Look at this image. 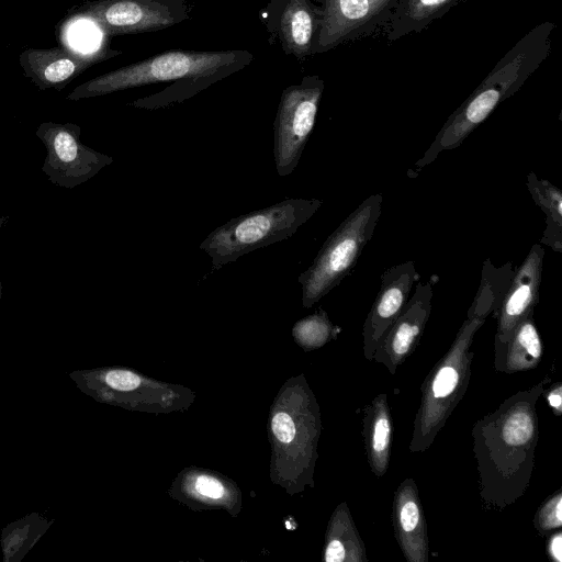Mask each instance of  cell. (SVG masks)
I'll return each mask as SVG.
<instances>
[{"instance_id":"ba28073f","label":"cell","mask_w":562,"mask_h":562,"mask_svg":"<svg viewBox=\"0 0 562 562\" xmlns=\"http://www.w3.org/2000/svg\"><path fill=\"white\" fill-rule=\"evenodd\" d=\"M81 128L75 123H42L35 135L46 148L42 170L48 180L65 189H74L111 165L113 158L80 140Z\"/></svg>"},{"instance_id":"7a4b0ae2","label":"cell","mask_w":562,"mask_h":562,"mask_svg":"<svg viewBox=\"0 0 562 562\" xmlns=\"http://www.w3.org/2000/svg\"><path fill=\"white\" fill-rule=\"evenodd\" d=\"M512 262L501 267L485 259L475 297L453 342L422 384V398L409 442L411 452L430 448L449 416L463 397L474 352L471 346L486 317L496 312L514 273Z\"/></svg>"},{"instance_id":"8992f818","label":"cell","mask_w":562,"mask_h":562,"mask_svg":"<svg viewBox=\"0 0 562 562\" xmlns=\"http://www.w3.org/2000/svg\"><path fill=\"white\" fill-rule=\"evenodd\" d=\"M382 202L380 193L366 198L328 236L313 263L299 276L305 307L318 302L352 271L373 236Z\"/></svg>"},{"instance_id":"52a82bcc","label":"cell","mask_w":562,"mask_h":562,"mask_svg":"<svg viewBox=\"0 0 562 562\" xmlns=\"http://www.w3.org/2000/svg\"><path fill=\"white\" fill-rule=\"evenodd\" d=\"M324 80L306 76L281 94L273 123V157L279 176L291 175L313 132L324 91Z\"/></svg>"},{"instance_id":"5b68a950","label":"cell","mask_w":562,"mask_h":562,"mask_svg":"<svg viewBox=\"0 0 562 562\" xmlns=\"http://www.w3.org/2000/svg\"><path fill=\"white\" fill-rule=\"evenodd\" d=\"M318 199L289 198L270 206L231 218L213 229L200 244L221 269L258 248L288 239L322 206Z\"/></svg>"},{"instance_id":"4316f807","label":"cell","mask_w":562,"mask_h":562,"mask_svg":"<svg viewBox=\"0 0 562 562\" xmlns=\"http://www.w3.org/2000/svg\"><path fill=\"white\" fill-rule=\"evenodd\" d=\"M547 401L557 416L562 414V384L557 382L550 389H546Z\"/></svg>"},{"instance_id":"f546056e","label":"cell","mask_w":562,"mask_h":562,"mask_svg":"<svg viewBox=\"0 0 562 562\" xmlns=\"http://www.w3.org/2000/svg\"><path fill=\"white\" fill-rule=\"evenodd\" d=\"M1 290H2V284H1V281H0V296H1Z\"/></svg>"},{"instance_id":"e0dca14e","label":"cell","mask_w":562,"mask_h":562,"mask_svg":"<svg viewBox=\"0 0 562 562\" xmlns=\"http://www.w3.org/2000/svg\"><path fill=\"white\" fill-rule=\"evenodd\" d=\"M362 437L369 467L380 477L387 471L392 441V418L386 394L376 395L364 406Z\"/></svg>"},{"instance_id":"ac0fdd59","label":"cell","mask_w":562,"mask_h":562,"mask_svg":"<svg viewBox=\"0 0 562 562\" xmlns=\"http://www.w3.org/2000/svg\"><path fill=\"white\" fill-rule=\"evenodd\" d=\"M542 356V341L533 313H530L514 328L506 341L494 349V368L505 373L528 371L539 364Z\"/></svg>"},{"instance_id":"6da1fadb","label":"cell","mask_w":562,"mask_h":562,"mask_svg":"<svg viewBox=\"0 0 562 562\" xmlns=\"http://www.w3.org/2000/svg\"><path fill=\"white\" fill-rule=\"evenodd\" d=\"M551 379L506 398L473 427L480 495L486 509L503 510L527 491L539 437L537 402Z\"/></svg>"},{"instance_id":"f1b7e54d","label":"cell","mask_w":562,"mask_h":562,"mask_svg":"<svg viewBox=\"0 0 562 562\" xmlns=\"http://www.w3.org/2000/svg\"><path fill=\"white\" fill-rule=\"evenodd\" d=\"M8 217L7 216H3V215H0V228L3 227L5 225V223L8 222Z\"/></svg>"},{"instance_id":"3957f363","label":"cell","mask_w":562,"mask_h":562,"mask_svg":"<svg viewBox=\"0 0 562 562\" xmlns=\"http://www.w3.org/2000/svg\"><path fill=\"white\" fill-rule=\"evenodd\" d=\"M248 50H168L92 78L76 87L67 100L101 97L150 83L172 82L164 90L132 102L155 110L182 102L252 61Z\"/></svg>"},{"instance_id":"7402d4cb","label":"cell","mask_w":562,"mask_h":562,"mask_svg":"<svg viewBox=\"0 0 562 562\" xmlns=\"http://www.w3.org/2000/svg\"><path fill=\"white\" fill-rule=\"evenodd\" d=\"M294 331L305 344L322 345L334 334V327L326 313L321 312L302 319Z\"/></svg>"},{"instance_id":"2e32d148","label":"cell","mask_w":562,"mask_h":562,"mask_svg":"<svg viewBox=\"0 0 562 562\" xmlns=\"http://www.w3.org/2000/svg\"><path fill=\"white\" fill-rule=\"evenodd\" d=\"M392 522L395 539L408 562L429 560V540L416 482L405 479L394 493Z\"/></svg>"},{"instance_id":"8fae6325","label":"cell","mask_w":562,"mask_h":562,"mask_svg":"<svg viewBox=\"0 0 562 562\" xmlns=\"http://www.w3.org/2000/svg\"><path fill=\"white\" fill-rule=\"evenodd\" d=\"M261 21L285 54L304 59L314 54L322 9L312 0H271Z\"/></svg>"},{"instance_id":"7c38bea8","label":"cell","mask_w":562,"mask_h":562,"mask_svg":"<svg viewBox=\"0 0 562 562\" xmlns=\"http://www.w3.org/2000/svg\"><path fill=\"white\" fill-rule=\"evenodd\" d=\"M419 280L415 261L390 267L381 274V285L362 327L363 356L372 361L380 342L402 312L414 284Z\"/></svg>"},{"instance_id":"d6986e66","label":"cell","mask_w":562,"mask_h":562,"mask_svg":"<svg viewBox=\"0 0 562 562\" xmlns=\"http://www.w3.org/2000/svg\"><path fill=\"white\" fill-rule=\"evenodd\" d=\"M460 0H398L389 20L387 40L396 41L426 29Z\"/></svg>"},{"instance_id":"30bf717a","label":"cell","mask_w":562,"mask_h":562,"mask_svg":"<svg viewBox=\"0 0 562 562\" xmlns=\"http://www.w3.org/2000/svg\"><path fill=\"white\" fill-rule=\"evenodd\" d=\"M398 0H322V22L314 54L373 33L389 22Z\"/></svg>"},{"instance_id":"44dd1931","label":"cell","mask_w":562,"mask_h":562,"mask_svg":"<svg viewBox=\"0 0 562 562\" xmlns=\"http://www.w3.org/2000/svg\"><path fill=\"white\" fill-rule=\"evenodd\" d=\"M340 531L331 537L325 549L326 562H367L366 548L355 527L347 506L339 514Z\"/></svg>"},{"instance_id":"5bb4252c","label":"cell","mask_w":562,"mask_h":562,"mask_svg":"<svg viewBox=\"0 0 562 562\" xmlns=\"http://www.w3.org/2000/svg\"><path fill=\"white\" fill-rule=\"evenodd\" d=\"M544 249L535 244L514 270L508 286L494 313L497 321L494 349L501 347L514 328L530 313L539 300Z\"/></svg>"},{"instance_id":"4fadbf2b","label":"cell","mask_w":562,"mask_h":562,"mask_svg":"<svg viewBox=\"0 0 562 562\" xmlns=\"http://www.w3.org/2000/svg\"><path fill=\"white\" fill-rule=\"evenodd\" d=\"M402 312L380 342L373 359L391 374L413 353L419 344L431 312L432 283L418 282Z\"/></svg>"},{"instance_id":"d4e9b609","label":"cell","mask_w":562,"mask_h":562,"mask_svg":"<svg viewBox=\"0 0 562 562\" xmlns=\"http://www.w3.org/2000/svg\"><path fill=\"white\" fill-rule=\"evenodd\" d=\"M274 436L283 443H289L294 439L295 425L293 419L286 413H277L271 422Z\"/></svg>"},{"instance_id":"277c9868","label":"cell","mask_w":562,"mask_h":562,"mask_svg":"<svg viewBox=\"0 0 562 562\" xmlns=\"http://www.w3.org/2000/svg\"><path fill=\"white\" fill-rule=\"evenodd\" d=\"M554 29L552 22L538 24L497 61L476 89L448 117L427 150L415 162V176L442 151L459 147L505 99L521 88L549 55Z\"/></svg>"},{"instance_id":"ffe728a7","label":"cell","mask_w":562,"mask_h":562,"mask_svg":"<svg viewBox=\"0 0 562 562\" xmlns=\"http://www.w3.org/2000/svg\"><path fill=\"white\" fill-rule=\"evenodd\" d=\"M527 189L536 204L546 214V228L540 243L553 251H562V193L561 190L546 179H539L529 172Z\"/></svg>"},{"instance_id":"9c48e42d","label":"cell","mask_w":562,"mask_h":562,"mask_svg":"<svg viewBox=\"0 0 562 562\" xmlns=\"http://www.w3.org/2000/svg\"><path fill=\"white\" fill-rule=\"evenodd\" d=\"M78 14L115 36L175 26L191 18V4L190 0H94L80 7Z\"/></svg>"},{"instance_id":"603a6c76","label":"cell","mask_w":562,"mask_h":562,"mask_svg":"<svg viewBox=\"0 0 562 562\" xmlns=\"http://www.w3.org/2000/svg\"><path fill=\"white\" fill-rule=\"evenodd\" d=\"M535 528L541 536H548L562 526V494L558 491L548 497L538 508L535 519Z\"/></svg>"},{"instance_id":"484cf974","label":"cell","mask_w":562,"mask_h":562,"mask_svg":"<svg viewBox=\"0 0 562 562\" xmlns=\"http://www.w3.org/2000/svg\"><path fill=\"white\" fill-rule=\"evenodd\" d=\"M195 488L200 494L211 498H221L225 492L222 483L209 475L198 476Z\"/></svg>"},{"instance_id":"9a60e30c","label":"cell","mask_w":562,"mask_h":562,"mask_svg":"<svg viewBox=\"0 0 562 562\" xmlns=\"http://www.w3.org/2000/svg\"><path fill=\"white\" fill-rule=\"evenodd\" d=\"M119 50L79 53L67 47L26 48L19 56L24 75L41 90L61 91L87 68Z\"/></svg>"},{"instance_id":"cb8c5ba5","label":"cell","mask_w":562,"mask_h":562,"mask_svg":"<svg viewBox=\"0 0 562 562\" xmlns=\"http://www.w3.org/2000/svg\"><path fill=\"white\" fill-rule=\"evenodd\" d=\"M105 382L119 391H132L140 384V378L126 370H112L105 376Z\"/></svg>"},{"instance_id":"83f0119b","label":"cell","mask_w":562,"mask_h":562,"mask_svg":"<svg viewBox=\"0 0 562 562\" xmlns=\"http://www.w3.org/2000/svg\"><path fill=\"white\" fill-rule=\"evenodd\" d=\"M548 553L553 561H562V532L560 529L550 536L548 541Z\"/></svg>"}]
</instances>
